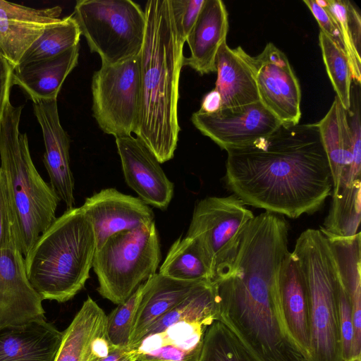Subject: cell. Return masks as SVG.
I'll return each instance as SVG.
<instances>
[{"instance_id":"obj_36","label":"cell","mask_w":361,"mask_h":361,"mask_svg":"<svg viewBox=\"0 0 361 361\" xmlns=\"http://www.w3.org/2000/svg\"><path fill=\"white\" fill-rule=\"evenodd\" d=\"M338 307L342 359L343 361H351L354 337L352 305L349 295L339 281Z\"/></svg>"},{"instance_id":"obj_4","label":"cell","mask_w":361,"mask_h":361,"mask_svg":"<svg viewBox=\"0 0 361 361\" xmlns=\"http://www.w3.org/2000/svg\"><path fill=\"white\" fill-rule=\"evenodd\" d=\"M95 250L94 233L81 207L66 209L25 257L28 281L42 300L66 302L90 278Z\"/></svg>"},{"instance_id":"obj_8","label":"cell","mask_w":361,"mask_h":361,"mask_svg":"<svg viewBox=\"0 0 361 361\" xmlns=\"http://www.w3.org/2000/svg\"><path fill=\"white\" fill-rule=\"evenodd\" d=\"M161 257L154 221L110 236L92 262L99 293L116 305L123 302L156 274Z\"/></svg>"},{"instance_id":"obj_2","label":"cell","mask_w":361,"mask_h":361,"mask_svg":"<svg viewBox=\"0 0 361 361\" xmlns=\"http://www.w3.org/2000/svg\"><path fill=\"white\" fill-rule=\"evenodd\" d=\"M287 251L263 237L241 239L212 280L219 320L254 361H310L290 334L279 299Z\"/></svg>"},{"instance_id":"obj_39","label":"cell","mask_w":361,"mask_h":361,"mask_svg":"<svg viewBox=\"0 0 361 361\" xmlns=\"http://www.w3.org/2000/svg\"><path fill=\"white\" fill-rule=\"evenodd\" d=\"M13 67L0 52V120L7 103L13 84Z\"/></svg>"},{"instance_id":"obj_41","label":"cell","mask_w":361,"mask_h":361,"mask_svg":"<svg viewBox=\"0 0 361 361\" xmlns=\"http://www.w3.org/2000/svg\"><path fill=\"white\" fill-rule=\"evenodd\" d=\"M221 108V97L219 92L213 89L204 96L199 111L205 114H212L219 111Z\"/></svg>"},{"instance_id":"obj_23","label":"cell","mask_w":361,"mask_h":361,"mask_svg":"<svg viewBox=\"0 0 361 361\" xmlns=\"http://www.w3.org/2000/svg\"><path fill=\"white\" fill-rule=\"evenodd\" d=\"M203 281L178 280L159 273L145 281L128 348H133L158 319L183 302Z\"/></svg>"},{"instance_id":"obj_20","label":"cell","mask_w":361,"mask_h":361,"mask_svg":"<svg viewBox=\"0 0 361 361\" xmlns=\"http://www.w3.org/2000/svg\"><path fill=\"white\" fill-rule=\"evenodd\" d=\"M62 337L45 318L0 326V361H54Z\"/></svg>"},{"instance_id":"obj_3","label":"cell","mask_w":361,"mask_h":361,"mask_svg":"<svg viewBox=\"0 0 361 361\" xmlns=\"http://www.w3.org/2000/svg\"><path fill=\"white\" fill-rule=\"evenodd\" d=\"M140 51V108L135 135L160 164L173 157L180 126L179 79L185 41L178 31L170 0L147 1Z\"/></svg>"},{"instance_id":"obj_40","label":"cell","mask_w":361,"mask_h":361,"mask_svg":"<svg viewBox=\"0 0 361 361\" xmlns=\"http://www.w3.org/2000/svg\"><path fill=\"white\" fill-rule=\"evenodd\" d=\"M135 352L130 348H120L112 345L109 354L99 361H136Z\"/></svg>"},{"instance_id":"obj_30","label":"cell","mask_w":361,"mask_h":361,"mask_svg":"<svg viewBox=\"0 0 361 361\" xmlns=\"http://www.w3.org/2000/svg\"><path fill=\"white\" fill-rule=\"evenodd\" d=\"M80 35L72 14L60 18L44 30L25 52L16 67L54 58L78 45Z\"/></svg>"},{"instance_id":"obj_11","label":"cell","mask_w":361,"mask_h":361,"mask_svg":"<svg viewBox=\"0 0 361 361\" xmlns=\"http://www.w3.org/2000/svg\"><path fill=\"white\" fill-rule=\"evenodd\" d=\"M255 215L235 195L209 196L196 204L185 236L195 239L214 274L233 249Z\"/></svg>"},{"instance_id":"obj_9","label":"cell","mask_w":361,"mask_h":361,"mask_svg":"<svg viewBox=\"0 0 361 361\" xmlns=\"http://www.w3.org/2000/svg\"><path fill=\"white\" fill-rule=\"evenodd\" d=\"M73 17L91 52L102 65H114L140 54L146 18L140 6L130 0H78Z\"/></svg>"},{"instance_id":"obj_34","label":"cell","mask_w":361,"mask_h":361,"mask_svg":"<svg viewBox=\"0 0 361 361\" xmlns=\"http://www.w3.org/2000/svg\"><path fill=\"white\" fill-rule=\"evenodd\" d=\"M142 284L107 316V336L110 343L117 347L128 348Z\"/></svg>"},{"instance_id":"obj_13","label":"cell","mask_w":361,"mask_h":361,"mask_svg":"<svg viewBox=\"0 0 361 361\" xmlns=\"http://www.w3.org/2000/svg\"><path fill=\"white\" fill-rule=\"evenodd\" d=\"M255 61L259 101L282 124L299 123L300 87L285 54L269 42Z\"/></svg>"},{"instance_id":"obj_42","label":"cell","mask_w":361,"mask_h":361,"mask_svg":"<svg viewBox=\"0 0 361 361\" xmlns=\"http://www.w3.org/2000/svg\"><path fill=\"white\" fill-rule=\"evenodd\" d=\"M0 52H1V50H0Z\"/></svg>"},{"instance_id":"obj_10","label":"cell","mask_w":361,"mask_h":361,"mask_svg":"<svg viewBox=\"0 0 361 361\" xmlns=\"http://www.w3.org/2000/svg\"><path fill=\"white\" fill-rule=\"evenodd\" d=\"M91 90L93 116L104 133L115 138L135 133L140 108V54L102 65L92 76Z\"/></svg>"},{"instance_id":"obj_35","label":"cell","mask_w":361,"mask_h":361,"mask_svg":"<svg viewBox=\"0 0 361 361\" xmlns=\"http://www.w3.org/2000/svg\"><path fill=\"white\" fill-rule=\"evenodd\" d=\"M13 247L20 249L18 229L5 179L0 169V250Z\"/></svg>"},{"instance_id":"obj_26","label":"cell","mask_w":361,"mask_h":361,"mask_svg":"<svg viewBox=\"0 0 361 361\" xmlns=\"http://www.w3.org/2000/svg\"><path fill=\"white\" fill-rule=\"evenodd\" d=\"M78 58L79 44L54 58L16 67L13 84L19 86L33 103L57 99L63 82L78 65Z\"/></svg>"},{"instance_id":"obj_1","label":"cell","mask_w":361,"mask_h":361,"mask_svg":"<svg viewBox=\"0 0 361 361\" xmlns=\"http://www.w3.org/2000/svg\"><path fill=\"white\" fill-rule=\"evenodd\" d=\"M226 152V188L245 205L297 219L318 212L332 193L317 123L281 124L271 134Z\"/></svg>"},{"instance_id":"obj_15","label":"cell","mask_w":361,"mask_h":361,"mask_svg":"<svg viewBox=\"0 0 361 361\" xmlns=\"http://www.w3.org/2000/svg\"><path fill=\"white\" fill-rule=\"evenodd\" d=\"M116 144L127 185L147 204L166 209L173 197V184L157 159L133 135L116 137Z\"/></svg>"},{"instance_id":"obj_27","label":"cell","mask_w":361,"mask_h":361,"mask_svg":"<svg viewBox=\"0 0 361 361\" xmlns=\"http://www.w3.org/2000/svg\"><path fill=\"white\" fill-rule=\"evenodd\" d=\"M337 276L349 295L355 337L361 336V233L350 237L325 236Z\"/></svg>"},{"instance_id":"obj_29","label":"cell","mask_w":361,"mask_h":361,"mask_svg":"<svg viewBox=\"0 0 361 361\" xmlns=\"http://www.w3.org/2000/svg\"><path fill=\"white\" fill-rule=\"evenodd\" d=\"M361 183L351 184L332 192L328 215L319 231L325 236L350 237L359 232L361 220Z\"/></svg>"},{"instance_id":"obj_21","label":"cell","mask_w":361,"mask_h":361,"mask_svg":"<svg viewBox=\"0 0 361 361\" xmlns=\"http://www.w3.org/2000/svg\"><path fill=\"white\" fill-rule=\"evenodd\" d=\"M221 0H204L198 18L188 35L190 56L184 57L183 66H190L200 75L216 72L219 48L226 42L228 18Z\"/></svg>"},{"instance_id":"obj_32","label":"cell","mask_w":361,"mask_h":361,"mask_svg":"<svg viewBox=\"0 0 361 361\" xmlns=\"http://www.w3.org/2000/svg\"><path fill=\"white\" fill-rule=\"evenodd\" d=\"M319 46L324 63L331 82L341 104L345 110L350 105L353 82L351 66L348 56L322 30Z\"/></svg>"},{"instance_id":"obj_19","label":"cell","mask_w":361,"mask_h":361,"mask_svg":"<svg viewBox=\"0 0 361 361\" xmlns=\"http://www.w3.org/2000/svg\"><path fill=\"white\" fill-rule=\"evenodd\" d=\"M107 315L90 296L63 331L54 361H99L112 346L106 332Z\"/></svg>"},{"instance_id":"obj_37","label":"cell","mask_w":361,"mask_h":361,"mask_svg":"<svg viewBox=\"0 0 361 361\" xmlns=\"http://www.w3.org/2000/svg\"><path fill=\"white\" fill-rule=\"evenodd\" d=\"M204 0H170L173 20L185 42L203 6Z\"/></svg>"},{"instance_id":"obj_24","label":"cell","mask_w":361,"mask_h":361,"mask_svg":"<svg viewBox=\"0 0 361 361\" xmlns=\"http://www.w3.org/2000/svg\"><path fill=\"white\" fill-rule=\"evenodd\" d=\"M279 292L281 311L288 330L311 361L310 296L302 274L290 252L286 255L280 272Z\"/></svg>"},{"instance_id":"obj_17","label":"cell","mask_w":361,"mask_h":361,"mask_svg":"<svg viewBox=\"0 0 361 361\" xmlns=\"http://www.w3.org/2000/svg\"><path fill=\"white\" fill-rule=\"evenodd\" d=\"M34 114L41 127L45 147L44 164L50 185L66 209L73 208L74 179L70 166V138L63 128L57 99L33 103Z\"/></svg>"},{"instance_id":"obj_5","label":"cell","mask_w":361,"mask_h":361,"mask_svg":"<svg viewBox=\"0 0 361 361\" xmlns=\"http://www.w3.org/2000/svg\"><path fill=\"white\" fill-rule=\"evenodd\" d=\"M23 106L9 101L0 120V169L15 216L25 257L39 235L56 219L60 201L36 169L26 133L19 125Z\"/></svg>"},{"instance_id":"obj_22","label":"cell","mask_w":361,"mask_h":361,"mask_svg":"<svg viewBox=\"0 0 361 361\" xmlns=\"http://www.w3.org/2000/svg\"><path fill=\"white\" fill-rule=\"evenodd\" d=\"M216 68L217 78L214 89L221 97V108L240 106L259 101L255 57L240 47L231 49L224 42L217 53Z\"/></svg>"},{"instance_id":"obj_31","label":"cell","mask_w":361,"mask_h":361,"mask_svg":"<svg viewBox=\"0 0 361 361\" xmlns=\"http://www.w3.org/2000/svg\"><path fill=\"white\" fill-rule=\"evenodd\" d=\"M337 21L342 32L351 66L353 81H361V18L356 7L347 0H316Z\"/></svg>"},{"instance_id":"obj_14","label":"cell","mask_w":361,"mask_h":361,"mask_svg":"<svg viewBox=\"0 0 361 361\" xmlns=\"http://www.w3.org/2000/svg\"><path fill=\"white\" fill-rule=\"evenodd\" d=\"M80 207L92 224L96 250L117 233L154 221V214L148 204L115 188L94 193L86 198Z\"/></svg>"},{"instance_id":"obj_28","label":"cell","mask_w":361,"mask_h":361,"mask_svg":"<svg viewBox=\"0 0 361 361\" xmlns=\"http://www.w3.org/2000/svg\"><path fill=\"white\" fill-rule=\"evenodd\" d=\"M159 273L182 281L214 279V274L199 244L185 235L171 245Z\"/></svg>"},{"instance_id":"obj_25","label":"cell","mask_w":361,"mask_h":361,"mask_svg":"<svg viewBox=\"0 0 361 361\" xmlns=\"http://www.w3.org/2000/svg\"><path fill=\"white\" fill-rule=\"evenodd\" d=\"M317 125L331 171L332 192H336L354 182L351 176L353 144L346 110L336 96Z\"/></svg>"},{"instance_id":"obj_38","label":"cell","mask_w":361,"mask_h":361,"mask_svg":"<svg viewBox=\"0 0 361 361\" xmlns=\"http://www.w3.org/2000/svg\"><path fill=\"white\" fill-rule=\"evenodd\" d=\"M303 2L313 14L320 27V30L325 33L348 56L342 32L333 16L325 7L319 5L316 1L304 0Z\"/></svg>"},{"instance_id":"obj_16","label":"cell","mask_w":361,"mask_h":361,"mask_svg":"<svg viewBox=\"0 0 361 361\" xmlns=\"http://www.w3.org/2000/svg\"><path fill=\"white\" fill-rule=\"evenodd\" d=\"M42 301L28 281L20 249L0 250V326L45 318Z\"/></svg>"},{"instance_id":"obj_7","label":"cell","mask_w":361,"mask_h":361,"mask_svg":"<svg viewBox=\"0 0 361 361\" xmlns=\"http://www.w3.org/2000/svg\"><path fill=\"white\" fill-rule=\"evenodd\" d=\"M219 320L212 281H204L158 319L131 349L136 361H198L205 334Z\"/></svg>"},{"instance_id":"obj_12","label":"cell","mask_w":361,"mask_h":361,"mask_svg":"<svg viewBox=\"0 0 361 361\" xmlns=\"http://www.w3.org/2000/svg\"><path fill=\"white\" fill-rule=\"evenodd\" d=\"M191 121L204 135L226 151L267 136L282 124L260 101L221 108L212 114L198 110L192 114Z\"/></svg>"},{"instance_id":"obj_18","label":"cell","mask_w":361,"mask_h":361,"mask_svg":"<svg viewBox=\"0 0 361 361\" xmlns=\"http://www.w3.org/2000/svg\"><path fill=\"white\" fill-rule=\"evenodd\" d=\"M61 11L60 6L33 8L0 0V50L13 68Z\"/></svg>"},{"instance_id":"obj_6","label":"cell","mask_w":361,"mask_h":361,"mask_svg":"<svg viewBox=\"0 0 361 361\" xmlns=\"http://www.w3.org/2000/svg\"><path fill=\"white\" fill-rule=\"evenodd\" d=\"M307 287L311 310V361H343L338 279L327 239L308 228L291 252Z\"/></svg>"},{"instance_id":"obj_33","label":"cell","mask_w":361,"mask_h":361,"mask_svg":"<svg viewBox=\"0 0 361 361\" xmlns=\"http://www.w3.org/2000/svg\"><path fill=\"white\" fill-rule=\"evenodd\" d=\"M198 361H254L234 334L221 321L207 329Z\"/></svg>"}]
</instances>
